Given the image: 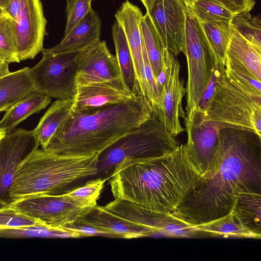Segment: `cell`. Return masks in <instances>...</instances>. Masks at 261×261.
I'll return each mask as SVG.
<instances>
[{
  "label": "cell",
  "mask_w": 261,
  "mask_h": 261,
  "mask_svg": "<svg viewBox=\"0 0 261 261\" xmlns=\"http://www.w3.org/2000/svg\"><path fill=\"white\" fill-rule=\"evenodd\" d=\"M182 52L188 65L186 115L198 109L203 91L208 83L214 65L213 56L200 21L187 9Z\"/></svg>",
  "instance_id": "52a82bcc"
},
{
  "label": "cell",
  "mask_w": 261,
  "mask_h": 261,
  "mask_svg": "<svg viewBox=\"0 0 261 261\" xmlns=\"http://www.w3.org/2000/svg\"><path fill=\"white\" fill-rule=\"evenodd\" d=\"M200 177L186 144H181L171 153L158 158H125L116 166L109 179L115 199L171 214Z\"/></svg>",
  "instance_id": "7a4b0ae2"
},
{
  "label": "cell",
  "mask_w": 261,
  "mask_h": 261,
  "mask_svg": "<svg viewBox=\"0 0 261 261\" xmlns=\"http://www.w3.org/2000/svg\"><path fill=\"white\" fill-rule=\"evenodd\" d=\"M224 64H218L213 66L210 81L205 86L199 101L198 108L205 111L212 99L216 87L220 80Z\"/></svg>",
  "instance_id": "8d00e7d4"
},
{
  "label": "cell",
  "mask_w": 261,
  "mask_h": 261,
  "mask_svg": "<svg viewBox=\"0 0 261 261\" xmlns=\"http://www.w3.org/2000/svg\"><path fill=\"white\" fill-rule=\"evenodd\" d=\"M187 8L200 22L230 23L234 15L218 0H197Z\"/></svg>",
  "instance_id": "f546056e"
},
{
  "label": "cell",
  "mask_w": 261,
  "mask_h": 261,
  "mask_svg": "<svg viewBox=\"0 0 261 261\" xmlns=\"http://www.w3.org/2000/svg\"><path fill=\"white\" fill-rule=\"evenodd\" d=\"M21 0H10L9 5L4 12L14 21L16 19L20 7Z\"/></svg>",
  "instance_id": "ab89813d"
},
{
  "label": "cell",
  "mask_w": 261,
  "mask_h": 261,
  "mask_svg": "<svg viewBox=\"0 0 261 261\" xmlns=\"http://www.w3.org/2000/svg\"><path fill=\"white\" fill-rule=\"evenodd\" d=\"M5 133H4L3 132L0 130V139L5 135Z\"/></svg>",
  "instance_id": "ee69618b"
},
{
  "label": "cell",
  "mask_w": 261,
  "mask_h": 261,
  "mask_svg": "<svg viewBox=\"0 0 261 261\" xmlns=\"http://www.w3.org/2000/svg\"><path fill=\"white\" fill-rule=\"evenodd\" d=\"M232 32L226 57L243 65L260 81L261 47L245 39L232 27Z\"/></svg>",
  "instance_id": "cb8c5ba5"
},
{
  "label": "cell",
  "mask_w": 261,
  "mask_h": 261,
  "mask_svg": "<svg viewBox=\"0 0 261 261\" xmlns=\"http://www.w3.org/2000/svg\"><path fill=\"white\" fill-rule=\"evenodd\" d=\"M94 206L64 193L31 195L17 200L7 206L47 226L60 227L76 222Z\"/></svg>",
  "instance_id": "9c48e42d"
},
{
  "label": "cell",
  "mask_w": 261,
  "mask_h": 261,
  "mask_svg": "<svg viewBox=\"0 0 261 261\" xmlns=\"http://www.w3.org/2000/svg\"><path fill=\"white\" fill-rule=\"evenodd\" d=\"M103 207L124 218L148 227L155 233L168 237L189 238L200 233L171 214L153 211L125 200L115 199Z\"/></svg>",
  "instance_id": "5bb4252c"
},
{
  "label": "cell",
  "mask_w": 261,
  "mask_h": 261,
  "mask_svg": "<svg viewBox=\"0 0 261 261\" xmlns=\"http://www.w3.org/2000/svg\"><path fill=\"white\" fill-rule=\"evenodd\" d=\"M42 222L6 206L0 208V229L44 225Z\"/></svg>",
  "instance_id": "836d02e7"
},
{
  "label": "cell",
  "mask_w": 261,
  "mask_h": 261,
  "mask_svg": "<svg viewBox=\"0 0 261 261\" xmlns=\"http://www.w3.org/2000/svg\"><path fill=\"white\" fill-rule=\"evenodd\" d=\"M0 57L8 64L20 62L14 21L5 12L0 16Z\"/></svg>",
  "instance_id": "4dcf8cb0"
},
{
  "label": "cell",
  "mask_w": 261,
  "mask_h": 261,
  "mask_svg": "<svg viewBox=\"0 0 261 261\" xmlns=\"http://www.w3.org/2000/svg\"><path fill=\"white\" fill-rule=\"evenodd\" d=\"M152 112L150 101L138 94L125 102L93 113L70 114L43 150L62 155L99 153L146 122Z\"/></svg>",
  "instance_id": "3957f363"
},
{
  "label": "cell",
  "mask_w": 261,
  "mask_h": 261,
  "mask_svg": "<svg viewBox=\"0 0 261 261\" xmlns=\"http://www.w3.org/2000/svg\"><path fill=\"white\" fill-rule=\"evenodd\" d=\"M184 119L188 135L186 145L190 160L200 178H207L219 167L217 152L220 129L199 108Z\"/></svg>",
  "instance_id": "30bf717a"
},
{
  "label": "cell",
  "mask_w": 261,
  "mask_h": 261,
  "mask_svg": "<svg viewBox=\"0 0 261 261\" xmlns=\"http://www.w3.org/2000/svg\"><path fill=\"white\" fill-rule=\"evenodd\" d=\"M101 21L92 8L82 20L54 47L47 49L54 54L77 53L100 40Z\"/></svg>",
  "instance_id": "ffe728a7"
},
{
  "label": "cell",
  "mask_w": 261,
  "mask_h": 261,
  "mask_svg": "<svg viewBox=\"0 0 261 261\" xmlns=\"http://www.w3.org/2000/svg\"><path fill=\"white\" fill-rule=\"evenodd\" d=\"M194 229L200 233L220 236L224 238L234 237L258 239L257 236L243 227L232 213L208 223L195 226Z\"/></svg>",
  "instance_id": "f1b7e54d"
},
{
  "label": "cell",
  "mask_w": 261,
  "mask_h": 261,
  "mask_svg": "<svg viewBox=\"0 0 261 261\" xmlns=\"http://www.w3.org/2000/svg\"><path fill=\"white\" fill-rule=\"evenodd\" d=\"M30 70L26 67L0 78V112L7 111L36 90Z\"/></svg>",
  "instance_id": "603a6c76"
},
{
  "label": "cell",
  "mask_w": 261,
  "mask_h": 261,
  "mask_svg": "<svg viewBox=\"0 0 261 261\" xmlns=\"http://www.w3.org/2000/svg\"><path fill=\"white\" fill-rule=\"evenodd\" d=\"M14 21L19 61L33 59L43 49L47 20L40 0H21Z\"/></svg>",
  "instance_id": "4fadbf2b"
},
{
  "label": "cell",
  "mask_w": 261,
  "mask_h": 261,
  "mask_svg": "<svg viewBox=\"0 0 261 261\" xmlns=\"http://www.w3.org/2000/svg\"><path fill=\"white\" fill-rule=\"evenodd\" d=\"M141 28L146 53L156 79L165 62V48L147 12L141 18Z\"/></svg>",
  "instance_id": "4316f807"
},
{
  "label": "cell",
  "mask_w": 261,
  "mask_h": 261,
  "mask_svg": "<svg viewBox=\"0 0 261 261\" xmlns=\"http://www.w3.org/2000/svg\"><path fill=\"white\" fill-rule=\"evenodd\" d=\"M200 24L212 51L214 65L224 64L226 52L232 34L230 23L212 21Z\"/></svg>",
  "instance_id": "83f0119b"
},
{
  "label": "cell",
  "mask_w": 261,
  "mask_h": 261,
  "mask_svg": "<svg viewBox=\"0 0 261 261\" xmlns=\"http://www.w3.org/2000/svg\"><path fill=\"white\" fill-rule=\"evenodd\" d=\"M231 213L249 231L261 237V189L246 188L235 197Z\"/></svg>",
  "instance_id": "44dd1931"
},
{
  "label": "cell",
  "mask_w": 261,
  "mask_h": 261,
  "mask_svg": "<svg viewBox=\"0 0 261 261\" xmlns=\"http://www.w3.org/2000/svg\"><path fill=\"white\" fill-rule=\"evenodd\" d=\"M4 13V11L3 9L0 7V16Z\"/></svg>",
  "instance_id": "f6af8a7d"
},
{
  "label": "cell",
  "mask_w": 261,
  "mask_h": 261,
  "mask_svg": "<svg viewBox=\"0 0 261 261\" xmlns=\"http://www.w3.org/2000/svg\"><path fill=\"white\" fill-rule=\"evenodd\" d=\"M123 80L77 86L71 114H84L122 103L135 95Z\"/></svg>",
  "instance_id": "e0dca14e"
},
{
  "label": "cell",
  "mask_w": 261,
  "mask_h": 261,
  "mask_svg": "<svg viewBox=\"0 0 261 261\" xmlns=\"http://www.w3.org/2000/svg\"><path fill=\"white\" fill-rule=\"evenodd\" d=\"M187 7H190L197 0H182Z\"/></svg>",
  "instance_id": "7bdbcfd3"
},
{
  "label": "cell",
  "mask_w": 261,
  "mask_h": 261,
  "mask_svg": "<svg viewBox=\"0 0 261 261\" xmlns=\"http://www.w3.org/2000/svg\"><path fill=\"white\" fill-rule=\"evenodd\" d=\"M62 227L66 229L74 232L76 234H79L81 237L103 236L116 238L114 234L108 231L91 226L80 224L76 222Z\"/></svg>",
  "instance_id": "74e56055"
},
{
  "label": "cell",
  "mask_w": 261,
  "mask_h": 261,
  "mask_svg": "<svg viewBox=\"0 0 261 261\" xmlns=\"http://www.w3.org/2000/svg\"><path fill=\"white\" fill-rule=\"evenodd\" d=\"M219 167L200 178L171 214L192 227L231 213L237 193L261 189V137L243 129L226 128L218 134Z\"/></svg>",
  "instance_id": "6da1fadb"
},
{
  "label": "cell",
  "mask_w": 261,
  "mask_h": 261,
  "mask_svg": "<svg viewBox=\"0 0 261 261\" xmlns=\"http://www.w3.org/2000/svg\"><path fill=\"white\" fill-rule=\"evenodd\" d=\"M112 38L114 41L116 57L120 70L122 80L135 94H141L136 79L135 69L130 51L124 32L116 21L112 26Z\"/></svg>",
  "instance_id": "484cf974"
},
{
  "label": "cell",
  "mask_w": 261,
  "mask_h": 261,
  "mask_svg": "<svg viewBox=\"0 0 261 261\" xmlns=\"http://www.w3.org/2000/svg\"><path fill=\"white\" fill-rule=\"evenodd\" d=\"M67 22L64 35H67L92 8V0H66Z\"/></svg>",
  "instance_id": "d590c367"
},
{
  "label": "cell",
  "mask_w": 261,
  "mask_h": 261,
  "mask_svg": "<svg viewBox=\"0 0 261 261\" xmlns=\"http://www.w3.org/2000/svg\"><path fill=\"white\" fill-rule=\"evenodd\" d=\"M10 0H0V7L4 11L8 7Z\"/></svg>",
  "instance_id": "b9f144b4"
},
{
  "label": "cell",
  "mask_w": 261,
  "mask_h": 261,
  "mask_svg": "<svg viewBox=\"0 0 261 261\" xmlns=\"http://www.w3.org/2000/svg\"><path fill=\"white\" fill-rule=\"evenodd\" d=\"M42 52V59L30 70L36 90L51 98L73 99L78 52L54 54L47 49Z\"/></svg>",
  "instance_id": "ba28073f"
},
{
  "label": "cell",
  "mask_w": 261,
  "mask_h": 261,
  "mask_svg": "<svg viewBox=\"0 0 261 261\" xmlns=\"http://www.w3.org/2000/svg\"><path fill=\"white\" fill-rule=\"evenodd\" d=\"M98 153L62 155L36 149L18 166L10 203L31 195L62 194L71 185L96 175Z\"/></svg>",
  "instance_id": "277c9868"
},
{
  "label": "cell",
  "mask_w": 261,
  "mask_h": 261,
  "mask_svg": "<svg viewBox=\"0 0 261 261\" xmlns=\"http://www.w3.org/2000/svg\"><path fill=\"white\" fill-rule=\"evenodd\" d=\"M165 56L168 65V71L160 93L159 108L153 111L166 128L176 137L185 130L180 119L186 117L182 107V99L186 90L184 81L179 76V62L166 48Z\"/></svg>",
  "instance_id": "9a60e30c"
},
{
  "label": "cell",
  "mask_w": 261,
  "mask_h": 261,
  "mask_svg": "<svg viewBox=\"0 0 261 261\" xmlns=\"http://www.w3.org/2000/svg\"><path fill=\"white\" fill-rule=\"evenodd\" d=\"M73 99H58L55 101L40 119L35 132L42 149L71 112Z\"/></svg>",
  "instance_id": "d4e9b609"
},
{
  "label": "cell",
  "mask_w": 261,
  "mask_h": 261,
  "mask_svg": "<svg viewBox=\"0 0 261 261\" xmlns=\"http://www.w3.org/2000/svg\"><path fill=\"white\" fill-rule=\"evenodd\" d=\"M107 180V178L97 177L94 180L88 181L82 187L73 189L65 193L74 199L96 205L97 201L99 198L104 184Z\"/></svg>",
  "instance_id": "e575fe53"
},
{
  "label": "cell",
  "mask_w": 261,
  "mask_h": 261,
  "mask_svg": "<svg viewBox=\"0 0 261 261\" xmlns=\"http://www.w3.org/2000/svg\"><path fill=\"white\" fill-rule=\"evenodd\" d=\"M108 231L117 238L135 239L151 236V228L127 220L97 205L91 208L75 222Z\"/></svg>",
  "instance_id": "d6986e66"
},
{
  "label": "cell",
  "mask_w": 261,
  "mask_h": 261,
  "mask_svg": "<svg viewBox=\"0 0 261 261\" xmlns=\"http://www.w3.org/2000/svg\"><path fill=\"white\" fill-rule=\"evenodd\" d=\"M1 237H41L62 238H76V234L71 231L62 227H52L40 225L19 228L0 229Z\"/></svg>",
  "instance_id": "1f68e13d"
},
{
  "label": "cell",
  "mask_w": 261,
  "mask_h": 261,
  "mask_svg": "<svg viewBox=\"0 0 261 261\" xmlns=\"http://www.w3.org/2000/svg\"><path fill=\"white\" fill-rule=\"evenodd\" d=\"M51 100L50 97L36 90L31 92L6 111L0 120V130L5 135L11 133L30 115L45 108Z\"/></svg>",
  "instance_id": "7402d4cb"
},
{
  "label": "cell",
  "mask_w": 261,
  "mask_h": 261,
  "mask_svg": "<svg viewBox=\"0 0 261 261\" xmlns=\"http://www.w3.org/2000/svg\"><path fill=\"white\" fill-rule=\"evenodd\" d=\"M144 7L165 48L175 56L182 52L186 6L182 0H144Z\"/></svg>",
  "instance_id": "7c38bea8"
},
{
  "label": "cell",
  "mask_w": 261,
  "mask_h": 261,
  "mask_svg": "<svg viewBox=\"0 0 261 261\" xmlns=\"http://www.w3.org/2000/svg\"><path fill=\"white\" fill-rule=\"evenodd\" d=\"M205 113L220 129L246 130L261 137V93L238 81L225 66Z\"/></svg>",
  "instance_id": "5b68a950"
},
{
  "label": "cell",
  "mask_w": 261,
  "mask_h": 261,
  "mask_svg": "<svg viewBox=\"0 0 261 261\" xmlns=\"http://www.w3.org/2000/svg\"><path fill=\"white\" fill-rule=\"evenodd\" d=\"M10 73L11 72L9 68V64L0 57V78Z\"/></svg>",
  "instance_id": "60d3db41"
},
{
  "label": "cell",
  "mask_w": 261,
  "mask_h": 261,
  "mask_svg": "<svg viewBox=\"0 0 261 261\" xmlns=\"http://www.w3.org/2000/svg\"><path fill=\"white\" fill-rule=\"evenodd\" d=\"M141 2L143 3V4H144V0H140Z\"/></svg>",
  "instance_id": "bcb514c9"
},
{
  "label": "cell",
  "mask_w": 261,
  "mask_h": 261,
  "mask_svg": "<svg viewBox=\"0 0 261 261\" xmlns=\"http://www.w3.org/2000/svg\"><path fill=\"white\" fill-rule=\"evenodd\" d=\"M233 14L249 12L254 7L255 0H218Z\"/></svg>",
  "instance_id": "f35d334b"
},
{
  "label": "cell",
  "mask_w": 261,
  "mask_h": 261,
  "mask_svg": "<svg viewBox=\"0 0 261 261\" xmlns=\"http://www.w3.org/2000/svg\"><path fill=\"white\" fill-rule=\"evenodd\" d=\"M178 144L153 111L142 125L125 134L98 153V177L110 178L116 166L125 158L151 159L168 155Z\"/></svg>",
  "instance_id": "8992f818"
},
{
  "label": "cell",
  "mask_w": 261,
  "mask_h": 261,
  "mask_svg": "<svg viewBox=\"0 0 261 261\" xmlns=\"http://www.w3.org/2000/svg\"><path fill=\"white\" fill-rule=\"evenodd\" d=\"M142 16L140 9L128 1L123 3L115 14L116 21L122 27L127 39L141 94L146 97L143 71V40L141 28Z\"/></svg>",
  "instance_id": "ac0fdd59"
},
{
  "label": "cell",
  "mask_w": 261,
  "mask_h": 261,
  "mask_svg": "<svg viewBox=\"0 0 261 261\" xmlns=\"http://www.w3.org/2000/svg\"><path fill=\"white\" fill-rule=\"evenodd\" d=\"M77 61V86L122 80L117 58L105 41L78 52Z\"/></svg>",
  "instance_id": "2e32d148"
},
{
  "label": "cell",
  "mask_w": 261,
  "mask_h": 261,
  "mask_svg": "<svg viewBox=\"0 0 261 261\" xmlns=\"http://www.w3.org/2000/svg\"><path fill=\"white\" fill-rule=\"evenodd\" d=\"M39 145L34 129L18 128L0 139V208L10 203L9 190L18 166Z\"/></svg>",
  "instance_id": "8fae6325"
},
{
  "label": "cell",
  "mask_w": 261,
  "mask_h": 261,
  "mask_svg": "<svg viewBox=\"0 0 261 261\" xmlns=\"http://www.w3.org/2000/svg\"><path fill=\"white\" fill-rule=\"evenodd\" d=\"M230 23L243 37L261 47V21L259 17L252 16L249 12L235 14Z\"/></svg>",
  "instance_id": "d6a6232c"
}]
</instances>
